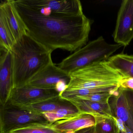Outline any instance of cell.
<instances>
[{
	"label": "cell",
	"instance_id": "9a60e30c",
	"mask_svg": "<svg viewBox=\"0 0 133 133\" xmlns=\"http://www.w3.org/2000/svg\"><path fill=\"white\" fill-rule=\"evenodd\" d=\"M107 61L123 77L133 78V55L116 54L110 57Z\"/></svg>",
	"mask_w": 133,
	"mask_h": 133
},
{
	"label": "cell",
	"instance_id": "52a82bcc",
	"mask_svg": "<svg viewBox=\"0 0 133 133\" xmlns=\"http://www.w3.org/2000/svg\"><path fill=\"white\" fill-rule=\"evenodd\" d=\"M70 75L55 65L53 62L34 76L26 84L46 89H55L60 93L66 89Z\"/></svg>",
	"mask_w": 133,
	"mask_h": 133
},
{
	"label": "cell",
	"instance_id": "d6986e66",
	"mask_svg": "<svg viewBox=\"0 0 133 133\" xmlns=\"http://www.w3.org/2000/svg\"><path fill=\"white\" fill-rule=\"evenodd\" d=\"M15 42L3 14L0 11V48L11 51Z\"/></svg>",
	"mask_w": 133,
	"mask_h": 133
},
{
	"label": "cell",
	"instance_id": "ba28073f",
	"mask_svg": "<svg viewBox=\"0 0 133 133\" xmlns=\"http://www.w3.org/2000/svg\"><path fill=\"white\" fill-rule=\"evenodd\" d=\"M60 93L55 89H46L25 85L12 89L7 102L20 107L56 98Z\"/></svg>",
	"mask_w": 133,
	"mask_h": 133
},
{
	"label": "cell",
	"instance_id": "ac0fdd59",
	"mask_svg": "<svg viewBox=\"0 0 133 133\" xmlns=\"http://www.w3.org/2000/svg\"><path fill=\"white\" fill-rule=\"evenodd\" d=\"M10 133H63L50 123H34L18 128Z\"/></svg>",
	"mask_w": 133,
	"mask_h": 133
},
{
	"label": "cell",
	"instance_id": "cb8c5ba5",
	"mask_svg": "<svg viewBox=\"0 0 133 133\" xmlns=\"http://www.w3.org/2000/svg\"></svg>",
	"mask_w": 133,
	"mask_h": 133
},
{
	"label": "cell",
	"instance_id": "ffe728a7",
	"mask_svg": "<svg viewBox=\"0 0 133 133\" xmlns=\"http://www.w3.org/2000/svg\"><path fill=\"white\" fill-rule=\"evenodd\" d=\"M95 133H117L118 127L113 117H95Z\"/></svg>",
	"mask_w": 133,
	"mask_h": 133
},
{
	"label": "cell",
	"instance_id": "44dd1931",
	"mask_svg": "<svg viewBox=\"0 0 133 133\" xmlns=\"http://www.w3.org/2000/svg\"><path fill=\"white\" fill-rule=\"evenodd\" d=\"M116 92H109L95 93V94L88 95L77 96L71 99H81V100H88V101H92V102L102 103H108L110 98L112 95H114Z\"/></svg>",
	"mask_w": 133,
	"mask_h": 133
},
{
	"label": "cell",
	"instance_id": "6da1fadb",
	"mask_svg": "<svg viewBox=\"0 0 133 133\" xmlns=\"http://www.w3.org/2000/svg\"><path fill=\"white\" fill-rule=\"evenodd\" d=\"M14 5L32 38L52 52L75 51L87 44L91 22L84 14L53 13L29 0H13Z\"/></svg>",
	"mask_w": 133,
	"mask_h": 133
},
{
	"label": "cell",
	"instance_id": "5bb4252c",
	"mask_svg": "<svg viewBox=\"0 0 133 133\" xmlns=\"http://www.w3.org/2000/svg\"><path fill=\"white\" fill-rule=\"evenodd\" d=\"M80 113L93 116L113 117L109 103H102L81 99L70 100Z\"/></svg>",
	"mask_w": 133,
	"mask_h": 133
},
{
	"label": "cell",
	"instance_id": "8fae6325",
	"mask_svg": "<svg viewBox=\"0 0 133 133\" xmlns=\"http://www.w3.org/2000/svg\"><path fill=\"white\" fill-rule=\"evenodd\" d=\"M0 11L3 14L16 42L27 34L26 27L15 7L13 0L1 1Z\"/></svg>",
	"mask_w": 133,
	"mask_h": 133
},
{
	"label": "cell",
	"instance_id": "8992f818",
	"mask_svg": "<svg viewBox=\"0 0 133 133\" xmlns=\"http://www.w3.org/2000/svg\"><path fill=\"white\" fill-rule=\"evenodd\" d=\"M0 110L1 133H8L30 124L49 123L42 114L21 109L8 102L1 105Z\"/></svg>",
	"mask_w": 133,
	"mask_h": 133
},
{
	"label": "cell",
	"instance_id": "3957f363",
	"mask_svg": "<svg viewBox=\"0 0 133 133\" xmlns=\"http://www.w3.org/2000/svg\"><path fill=\"white\" fill-rule=\"evenodd\" d=\"M69 75L70 79L66 90L119 88L124 78L107 61L93 64Z\"/></svg>",
	"mask_w": 133,
	"mask_h": 133
},
{
	"label": "cell",
	"instance_id": "7c38bea8",
	"mask_svg": "<svg viewBox=\"0 0 133 133\" xmlns=\"http://www.w3.org/2000/svg\"><path fill=\"white\" fill-rule=\"evenodd\" d=\"M32 4L43 7L53 13L69 15L83 14L82 5L78 0H29Z\"/></svg>",
	"mask_w": 133,
	"mask_h": 133
},
{
	"label": "cell",
	"instance_id": "e0dca14e",
	"mask_svg": "<svg viewBox=\"0 0 133 133\" xmlns=\"http://www.w3.org/2000/svg\"><path fill=\"white\" fill-rule=\"evenodd\" d=\"M79 113L80 112L71 103L54 112H46L42 114L48 122L52 124L58 121L68 119Z\"/></svg>",
	"mask_w": 133,
	"mask_h": 133
},
{
	"label": "cell",
	"instance_id": "30bf717a",
	"mask_svg": "<svg viewBox=\"0 0 133 133\" xmlns=\"http://www.w3.org/2000/svg\"><path fill=\"white\" fill-rule=\"evenodd\" d=\"M13 88L11 51L0 48V104L7 102Z\"/></svg>",
	"mask_w": 133,
	"mask_h": 133
},
{
	"label": "cell",
	"instance_id": "277c9868",
	"mask_svg": "<svg viewBox=\"0 0 133 133\" xmlns=\"http://www.w3.org/2000/svg\"><path fill=\"white\" fill-rule=\"evenodd\" d=\"M123 46L108 43L102 36L91 41L62 60L57 66L68 74L95 63L107 61Z\"/></svg>",
	"mask_w": 133,
	"mask_h": 133
},
{
	"label": "cell",
	"instance_id": "2e32d148",
	"mask_svg": "<svg viewBox=\"0 0 133 133\" xmlns=\"http://www.w3.org/2000/svg\"><path fill=\"white\" fill-rule=\"evenodd\" d=\"M71 104L70 101L62 98L59 96L53 98L18 107L42 114L46 112H54L61 107Z\"/></svg>",
	"mask_w": 133,
	"mask_h": 133
},
{
	"label": "cell",
	"instance_id": "7402d4cb",
	"mask_svg": "<svg viewBox=\"0 0 133 133\" xmlns=\"http://www.w3.org/2000/svg\"><path fill=\"white\" fill-rule=\"evenodd\" d=\"M120 88L133 90V78H124L121 82Z\"/></svg>",
	"mask_w": 133,
	"mask_h": 133
},
{
	"label": "cell",
	"instance_id": "5b68a950",
	"mask_svg": "<svg viewBox=\"0 0 133 133\" xmlns=\"http://www.w3.org/2000/svg\"><path fill=\"white\" fill-rule=\"evenodd\" d=\"M117 133H133V90L120 88L108 102Z\"/></svg>",
	"mask_w": 133,
	"mask_h": 133
},
{
	"label": "cell",
	"instance_id": "7a4b0ae2",
	"mask_svg": "<svg viewBox=\"0 0 133 133\" xmlns=\"http://www.w3.org/2000/svg\"><path fill=\"white\" fill-rule=\"evenodd\" d=\"M11 53L13 88L26 85L53 62L52 52L28 33L15 42Z\"/></svg>",
	"mask_w": 133,
	"mask_h": 133
},
{
	"label": "cell",
	"instance_id": "4fadbf2b",
	"mask_svg": "<svg viewBox=\"0 0 133 133\" xmlns=\"http://www.w3.org/2000/svg\"><path fill=\"white\" fill-rule=\"evenodd\" d=\"M95 119L87 114L80 113L68 119L61 120L52 123L56 130L63 133L69 131L76 132L83 128L95 126Z\"/></svg>",
	"mask_w": 133,
	"mask_h": 133
},
{
	"label": "cell",
	"instance_id": "603a6c76",
	"mask_svg": "<svg viewBox=\"0 0 133 133\" xmlns=\"http://www.w3.org/2000/svg\"><path fill=\"white\" fill-rule=\"evenodd\" d=\"M75 132V133H95V126L83 128Z\"/></svg>",
	"mask_w": 133,
	"mask_h": 133
},
{
	"label": "cell",
	"instance_id": "9c48e42d",
	"mask_svg": "<svg viewBox=\"0 0 133 133\" xmlns=\"http://www.w3.org/2000/svg\"><path fill=\"white\" fill-rule=\"evenodd\" d=\"M114 42L126 46L133 39V0L122 1L113 33Z\"/></svg>",
	"mask_w": 133,
	"mask_h": 133
}]
</instances>
